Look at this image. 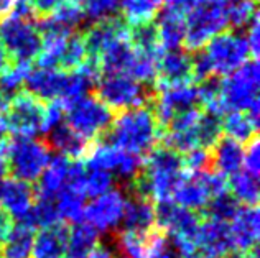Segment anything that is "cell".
I'll return each instance as SVG.
<instances>
[{
    "label": "cell",
    "mask_w": 260,
    "mask_h": 258,
    "mask_svg": "<svg viewBox=\"0 0 260 258\" xmlns=\"http://www.w3.org/2000/svg\"><path fill=\"white\" fill-rule=\"evenodd\" d=\"M160 135V125L156 122L152 104H148L125 110L114 117L104 137L109 145L143 156L155 145H158Z\"/></svg>",
    "instance_id": "1"
},
{
    "label": "cell",
    "mask_w": 260,
    "mask_h": 258,
    "mask_svg": "<svg viewBox=\"0 0 260 258\" xmlns=\"http://www.w3.org/2000/svg\"><path fill=\"white\" fill-rule=\"evenodd\" d=\"M156 87L142 84L127 74H106L95 84V94L114 115L132 108L152 104L156 97Z\"/></svg>",
    "instance_id": "2"
},
{
    "label": "cell",
    "mask_w": 260,
    "mask_h": 258,
    "mask_svg": "<svg viewBox=\"0 0 260 258\" xmlns=\"http://www.w3.org/2000/svg\"><path fill=\"white\" fill-rule=\"evenodd\" d=\"M142 171L145 173L148 179L152 201L155 199L156 202L172 199L175 189L186 174L183 168L181 155L160 143L147 153Z\"/></svg>",
    "instance_id": "3"
},
{
    "label": "cell",
    "mask_w": 260,
    "mask_h": 258,
    "mask_svg": "<svg viewBox=\"0 0 260 258\" xmlns=\"http://www.w3.org/2000/svg\"><path fill=\"white\" fill-rule=\"evenodd\" d=\"M50 153L51 150L45 143V140L13 135L7 138L4 156L12 178L33 182L38 181L50 163Z\"/></svg>",
    "instance_id": "4"
},
{
    "label": "cell",
    "mask_w": 260,
    "mask_h": 258,
    "mask_svg": "<svg viewBox=\"0 0 260 258\" xmlns=\"http://www.w3.org/2000/svg\"><path fill=\"white\" fill-rule=\"evenodd\" d=\"M0 45L12 64H30L42 50V33L35 20L7 15L0 20Z\"/></svg>",
    "instance_id": "5"
},
{
    "label": "cell",
    "mask_w": 260,
    "mask_h": 258,
    "mask_svg": "<svg viewBox=\"0 0 260 258\" xmlns=\"http://www.w3.org/2000/svg\"><path fill=\"white\" fill-rule=\"evenodd\" d=\"M184 22H186V33L183 45L186 51L193 53L203 50L216 35L229 28L225 7L216 0H208L186 13Z\"/></svg>",
    "instance_id": "6"
},
{
    "label": "cell",
    "mask_w": 260,
    "mask_h": 258,
    "mask_svg": "<svg viewBox=\"0 0 260 258\" xmlns=\"http://www.w3.org/2000/svg\"><path fill=\"white\" fill-rule=\"evenodd\" d=\"M64 112L66 124L91 143L101 141L115 117L94 94L81 97L74 104L68 105Z\"/></svg>",
    "instance_id": "7"
},
{
    "label": "cell",
    "mask_w": 260,
    "mask_h": 258,
    "mask_svg": "<svg viewBox=\"0 0 260 258\" xmlns=\"http://www.w3.org/2000/svg\"><path fill=\"white\" fill-rule=\"evenodd\" d=\"M5 119L13 135L37 138L38 135H45L46 104L22 91L7 102Z\"/></svg>",
    "instance_id": "8"
},
{
    "label": "cell",
    "mask_w": 260,
    "mask_h": 258,
    "mask_svg": "<svg viewBox=\"0 0 260 258\" xmlns=\"http://www.w3.org/2000/svg\"><path fill=\"white\" fill-rule=\"evenodd\" d=\"M260 72L257 59H249L237 71L222 79V102L228 112H247L258 102Z\"/></svg>",
    "instance_id": "9"
},
{
    "label": "cell",
    "mask_w": 260,
    "mask_h": 258,
    "mask_svg": "<svg viewBox=\"0 0 260 258\" xmlns=\"http://www.w3.org/2000/svg\"><path fill=\"white\" fill-rule=\"evenodd\" d=\"M206 54L214 67L216 76H229L249 61L250 50L247 38L241 33L225 30L206 45Z\"/></svg>",
    "instance_id": "10"
},
{
    "label": "cell",
    "mask_w": 260,
    "mask_h": 258,
    "mask_svg": "<svg viewBox=\"0 0 260 258\" xmlns=\"http://www.w3.org/2000/svg\"><path fill=\"white\" fill-rule=\"evenodd\" d=\"M86 158L84 165L87 168L102 169L111 176L124 179L125 182L132 179L135 174H139L143 168L142 156L124 152L114 145L101 143V141H95Z\"/></svg>",
    "instance_id": "11"
},
{
    "label": "cell",
    "mask_w": 260,
    "mask_h": 258,
    "mask_svg": "<svg viewBox=\"0 0 260 258\" xmlns=\"http://www.w3.org/2000/svg\"><path fill=\"white\" fill-rule=\"evenodd\" d=\"M125 209V194L120 189H111L109 193L94 198L84 207L83 220H87L95 232H112L122 222Z\"/></svg>",
    "instance_id": "12"
},
{
    "label": "cell",
    "mask_w": 260,
    "mask_h": 258,
    "mask_svg": "<svg viewBox=\"0 0 260 258\" xmlns=\"http://www.w3.org/2000/svg\"><path fill=\"white\" fill-rule=\"evenodd\" d=\"M125 31L127 23L120 15L99 20V22H94L91 26H87L81 33L86 50V59L99 63L101 54L106 51L107 46H111L120 38H125Z\"/></svg>",
    "instance_id": "13"
},
{
    "label": "cell",
    "mask_w": 260,
    "mask_h": 258,
    "mask_svg": "<svg viewBox=\"0 0 260 258\" xmlns=\"http://www.w3.org/2000/svg\"><path fill=\"white\" fill-rule=\"evenodd\" d=\"M186 84H194L191 54L178 50L160 54L156 59V91Z\"/></svg>",
    "instance_id": "14"
},
{
    "label": "cell",
    "mask_w": 260,
    "mask_h": 258,
    "mask_svg": "<svg viewBox=\"0 0 260 258\" xmlns=\"http://www.w3.org/2000/svg\"><path fill=\"white\" fill-rule=\"evenodd\" d=\"M37 199V188L17 178H5L0 185V204L12 219L22 220Z\"/></svg>",
    "instance_id": "15"
},
{
    "label": "cell",
    "mask_w": 260,
    "mask_h": 258,
    "mask_svg": "<svg viewBox=\"0 0 260 258\" xmlns=\"http://www.w3.org/2000/svg\"><path fill=\"white\" fill-rule=\"evenodd\" d=\"M196 245L208 256H228L229 253L234 252V242H232L229 224L214 219L203 220L200 230H198Z\"/></svg>",
    "instance_id": "16"
},
{
    "label": "cell",
    "mask_w": 260,
    "mask_h": 258,
    "mask_svg": "<svg viewBox=\"0 0 260 258\" xmlns=\"http://www.w3.org/2000/svg\"><path fill=\"white\" fill-rule=\"evenodd\" d=\"M68 72L59 69H43L38 67L35 71H30L25 79L26 92L33 97L48 104L53 100H59L64 94Z\"/></svg>",
    "instance_id": "17"
},
{
    "label": "cell",
    "mask_w": 260,
    "mask_h": 258,
    "mask_svg": "<svg viewBox=\"0 0 260 258\" xmlns=\"http://www.w3.org/2000/svg\"><path fill=\"white\" fill-rule=\"evenodd\" d=\"M45 143L50 150L58 152V155L66 156V158L79 161L81 158H86L91 152L94 143L87 141L81 135H78L68 124H58L53 127L50 132H46Z\"/></svg>",
    "instance_id": "18"
},
{
    "label": "cell",
    "mask_w": 260,
    "mask_h": 258,
    "mask_svg": "<svg viewBox=\"0 0 260 258\" xmlns=\"http://www.w3.org/2000/svg\"><path fill=\"white\" fill-rule=\"evenodd\" d=\"M258 209L257 206H244L237 210L231 224V234L234 248L241 250L242 253L250 252L257 247L258 240Z\"/></svg>",
    "instance_id": "19"
},
{
    "label": "cell",
    "mask_w": 260,
    "mask_h": 258,
    "mask_svg": "<svg viewBox=\"0 0 260 258\" xmlns=\"http://www.w3.org/2000/svg\"><path fill=\"white\" fill-rule=\"evenodd\" d=\"M211 199V193L206 182V173L184 174L172 196V201L183 209L201 212Z\"/></svg>",
    "instance_id": "20"
},
{
    "label": "cell",
    "mask_w": 260,
    "mask_h": 258,
    "mask_svg": "<svg viewBox=\"0 0 260 258\" xmlns=\"http://www.w3.org/2000/svg\"><path fill=\"white\" fill-rule=\"evenodd\" d=\"M124 230L139 235H148L156 229V217L153 201L130 198L124 209Z\"/></svg>",
    "instance_id": "21"
},
{
    "label": "cell",
    "mask_w": 260,
    "mask_h": 258,
    "mask_svg": "<svg viewBox=\"0 0 260 258\" xmlns=\"http://www.w3.org/2000/svg\"><path fill=\"white\" fill-rule=\"evenodd\" d=\"M156 31H158V40L161 50L173 51L178 50L184 42V33H186V22L181 12L168 5L158 13L156 20Z\"/></svg>",
    "instance_id": "22"
},
{
    "label": "cell",
    "mask_w": 260,
    "mask_h": 258,
    "mask_svg": "<svg viewBox=\"0 0 260 258\" xmlns=\"http://www.w3.org/2000/svg\"><path fill=\"white\" fill-rule=\"evenodd\" d=\"M68 235H70V227H66L63 222L43 229L38 235H35L30 256L31 258H61L66 253Z\"/></svg>",
    "instance_id": "23"
},
{
    "label": "cell",
    "mask_w": 260,
    "mask_h": 258,
    "mask_svg": "<svg viewBox=\"0 0 260 258\" xmlns=\"http://www.w3.org/2000/svg\"><path fill=\"white\" fill-rule=\"evenodd\" d=\"M244 148L241 143L229 137H221L217 143L211 148V165L213 171L222 176H232L242 168Z\"/></svg>",
    "instance_id": "24"
},
{
    "label": "cell",
    "mask_w": 260,
    "mask_h": 258,
    "mask_svg": "<svg viewBox=\"0 0 260 258\" xmlns=\"http://www.w3.org/2000/svg\"><path fill=\"white\" fill-rule=\"evenodd\" d=\"M73 161L74 160L61 155L51 158L45 171L38 178L40 185L37 188V196H40V198H56L58 193L66 186Z\"/></svg>",
    "instance_id": "25"
},
{
    "label": "cell",
    "mask_w": 260,
    "mask_h": 258,
    "mask_svg": "<svg viewBox=\"0 0 260 258\" xmlns=\"http://www.w3.org/2000/svg\"><path fill=\"white\" fill-rule=\"evenodd\" d=\"M135 56V50L128 45L125 38H120L107 46L106 51L101 54L99 66L102 76L106 74H127L130 64Z\"/></svg>",
    "instance_id": "26"
},
{
    "label": "cell",
    "mask_w": 260,
    "mask_h": 258,
    "mask_svg": "<svg viewBox=\"0 0 260 258\" xmlns=\"http://www.w3.org/2000/svg\"><path fill=\"white\" fill-rule=\"evenodd\" d=\"M125 40L135 51L152 54V56H156V58L160 56L161 46H160L158 31H156L155 22L127 25Z\"/></svg>",
    "instance_id": "27"
},
{
    "label": "cell",
    "mask_w": 260,
    "mask_h": 258,
    "mask_svg": "<svg viewBox=\"0 0 260 258\" xmlns=\"http://www.w3.org/2000/svg\"><path fill=\"white\" fill-rule=\"evenodd\" d=\"M258 124L252 120L247 112H228L222 119V132L241 145H249L257 138Z\"/></svg>",
    "instance_id": "28"
},
{
    "label": "cell",
    "mask_w": 260,
    "mask_h": 258,
    "mask_svg": "<svg viewBox=\"0 0 260 258\" xmlns=\"http://www.w3.org/2000/svg\"><path fill=\"white\" fill-rule=\"evenodd\" d=\"M98 247V232L87 224H74L68 235V258H89Z\"/></svg>",
    "instance_id": "29"
},
{
    "label": "cell",
    "mask_w": 260,
    "mask_h": 258,
    "mask_svg": "<svg viewBox=\"0 0 260 258\" xmlns=\"http://www.w3.org/2000/svg\"><path fill=\"white\" fill-rule=\"evenodd\" d=\"M33 240H35V229L18 222L17 226H13L9 239L5 240L0 252L4 258H28L31 253Z\"/></svg>",
    "instance_id": "30"
},
{
    "label": "cell",
    "mask_w": 260,
    "mask_h": 258,
    "mask_svg": "<svg viewBox=\"0 0 260 258\" xmlns=\"http://www.w3.org/2000/svg\"><path fill=\"white\" fill-rule=\"evenodd\" d=\"M228 191L239 204L257 206L258 202V181L247 171H237L228 181Z\"/></svg>",
    "instance_id": "31"
},
{
    "label": "cell",
    "mask_w": 260,
    "mask_h": 258,
    "mask_svg": "<svg viewBox=\"0 0 260 258\" xmlns=\"http://www.w3.org/2000/svg\"><path fill=\"white\" fill-rule=\"evenodd\" d=\"M194 132L198 146L211 150L219 141V138L222 137V117H219V115L209 110H201L200 119L196 122Z\"/></svg>",
    "instance_id": "32"
},
{
    "label": "cell",
    "mask_w": 260,
    "mask_h": 258,
    "mask_svg": "<svg viewBox=\"0 0 260 258\" xmlns=\"http://www.w3.org/2000/svg\"><path fill=\"white\" fill-rule=\"evenodd\" d=\"M56 206L61 219L81 224L84 215V196L70 188H63L56 196Z\"/></svg>",
    "instance_id": "33"
},
{
    "label": "cell",
    "mask_w": 260,
    "mask_h": 258,
    "mask_svg": "<svg viewBox=\"0 0 260 258\" xmlns=\"http://www.w3.org/2000/svg\"><path fill=\"white\" fill-rule=\"evenodd\" d=\"M239 209H241V204L232 198L229 191H225L222 194H217L214 198H211L206 207H204L200 214H204L208 219L229 222L234 219V215L237 214Z\"/></svg>",
    "instance_id": "34"
},
{
    "label": "cell",
    "mask_w": 260,
    "mask_h": 258,
    "mask_svg": "<svg viewBox=\"0 0 260 258\" xmlns=\"http://www.w3.org/2000/svg\"><path fill=\"white\" fill-rule=\"evenodd\" d=\"M30 71V64H12L4 74H0V96L7 102L23 91L22 87Z\"/></svg>",
    "instance_id": "35"
},
{
    "label": "cell",
    "mask_w": 260,
    "mask_h": 258,
    "mask_svg": "<svg viewBox=\"0 0 260 258\" xmlns=\"http://www.w3.org/2000/svg\"><path fill=\"white\" fill-rule=\"evenodd\" d=\"M84 61H86V50H84L83 36H81V33H73L66 40V46L58 69L64 72L76 71Z\"/></svg>",
    "instance_id": "36"
},
{
    "label": "cell",
    "mask_w": 260,
    "mask_h": 258,
    "mask_svg": "<svg viewBox=\"0 0 260 258\" xmlns=\"http://www.w3.org/2000/svg\"><path fill=\"white\" fill-rule=\"evenodd\" d=\"M148 237L150 234L139 235L122 230L117 235V248L122 258H148Z\"/></svg>",
    "instance_id": "37"
},
{
    "label": "cell",
    "mask_w": 260,
    "mask_h": 258,
    "mask_svg": "<svg viewBox=\"0 0 260 258\" xmlns=\"http://www.w3.org/2000/svg\"><path fill=\"white\" fill-rule=\"evenodd\" d=\"M225 12H228V25L232 28H245L257 15V0H239L225 7Z\"/></svg>",
    "instance_id": "38"
},
{
    "label": "cell",
    "mask_w": 260,
    "mask_h": 258,
    "mask_svg": "<svg viewBox=\"0 0 260 258\" xmlns=\"http://www.w3.org/2000/svg\"><path fill=\"white\" fill-rule=\"evenodd\" d=\"M86 169V176H84V194L89 198H99V196L106 194L111 191L112 188V176L102 171V169H94V168H87Z\"/></svg>",
    "instance_id": "39"
},
{
    "label": "cell",
    "mask_w": 260,
    "mask_h": 258,
    "mask_svg": "<svg viewBox=\"0 0 260 258\" xmlns=\"http://www.w3.org/2000/svg\"><path fill=\"white\" fill-rule=\"evenodd\" d=\"M183 168L186 174H203L208 171H213L211 165V150L206 148H193L181 156Z\"/></svg>",
    "instance_id": "40"
},
{
    "label": "cell",
    "mask_w": 260,
    "mask_h": 258,
    "mask_svg": "<svg viewBox=\"0 0 260 258\" xmlns=\"http://www.w3.org/2000/svg\"><path fill=\"white\" fill-rule=\"evenodd\" d=\"M120 2L122 0H91L86 9V20H92V22H99V20L117 17L120 12Z\"/></svg>",
    "instance_id": "41"
},
{
    "label": "cell",
    "mask_w": 260,
    "mask_h": 258,
    "mask_svg": "<svg viewBox=\"0 0 260 258\" xmlns=\"http://www.w3.org/2000/svg\"><path fill=\"white\" fill-rule=\"evenodd\" d=\"M191 63H193V83H203L211 76H216L206 51H194V54H191Z\"/></svg>",
    "instance_id": "42"
},
{
    "label": "cell",
    "mask_w": 260,
    "mask_h": 258,
    "mask_svg": "<svg viewBox=\"0 0 260 258\" xmlns=\"http://www.w3.org/2000/svg\"><path fill=\"white\" fill-rule=\"evenodd\" d=\"M242 165L245 166V171L250 173L252 176H258L260 171V153H258V140H252L244 150V161Z\"/></svg>",
    "instance_id": "43"
},
{
    "label": "cell",
    "mask_w": 260,
    "mask_h": 258,
    "mask_svg": "<svg viewBox=\"0 0 260 258\" xmlns=\"http://www.w3.org/2000/svg\"><path fill=\"white\" fill-rule=\"evenodd\" d=\"M68 0H30V5L33 10V17H38L40 20L50 17L53 12H56Z\"/></svg>",
    "instance_id": "44"
},
{
    "label": "cell",
    "mask_w": 260,
    "mask_h": 258,
    "mask_svg": "<svg viewBox=\"0 0 260 258\" xmlns=\"http://www.w3.org/2000/svg\"><path fill=\"white\" fill-rule=\"evenodd\" d=\"M247 45H249V50H250V56L252 59H257L258 56V40H260V35H258V18L257 15L252 18L250 25L247 26Z\"/></svg>",
    "instance_id": "45"
},
{
    "label": "cell",
    "mask_w": 260,
    "mask_h": 258,
    "mask_svg": "<svg viewBox=\"0 0 260 258\" xmlns=\"http://www.w3.org/2000/svg\"><path fill=\"white\" fill-rule=\"evenodd\" d=\"M12 229H13V219L4 209H0V248L4 247L5 240L9 239Z\"/></svg>",
    "instance_id": "46"
},
{
    "label": "cell",
    "mask_w": 260,
    "mask_h": 258,
    "mask_svg": "<svg viewBox=\"0 0 260 258\" xmlns=\"http://www.w3.org/2000/svg\"><path fill=\"white\" fill-rule=\"evenodd\" d=\"M204 2H208V0H170L168 5H172L173 9H176L178 12H181L184 17H186V13H189L191 10H194L196 7L203 5Z\"/></svg>",
    "instance_id": "47"
},
{
    "label": "cell",
    "mask_w": 260,
    "mask_h": 258,
    "mask_svg": "<svg viewBox=\"0 0 260 258\" xmlns=\"http://www.w3.org/2000/svg\"><path fill=\"white\" fill-rule=\"evenodd\" d=\"M89 258H119V256H117V253H115V250L112 247L102 243V245H98L92 250V253L89 255Z\"/></svg>",
    "instance_id": "48"
},
{
    "label": "cell",
    "mask_w": 260,
    "mask_h": 258,
    "mask_svg": "<svg viewBox=\"0 0 260 258\" xmlns=\"http://www.w3.org/2000/svg\"><path fill=\"white\" fill-rule=\"evenodd\" d=\"M12 66V63H10V59H9V56H7V53H5V50H4V46L0 45V74H4L9 67Z\"/></svg>",
    "instance_id": "49"
},
{
    "label": "cell",
    "mask_w": 260,
    "mask_h": 258,
    "mask_svg": "<svg viewBox=\"0 0 260 258\" xmlns=\"http://www.w3.org/2000/svg\"><path fill=\"white\" fill-rule=\"evenodd\" d=\"M13 0H0V20L5 18L10 13Z\"/></svg>",
    "instance_id": "50"
},
{
    "label": "cell",
    "mask_w": 260,
    "mask_h": 258,
    "mask_svg": "<svg viewBox=\"0 0 260 258\" xmlns=\"http://www.w3.org/2000/svg\"><path fill=\"white\" fill-rule=\"evenodd\" d=\"M142 2H145L147 5H150V7H153V9H156V10H161L163 7H165L170 0H142Z\"/></svg>",
    "instance_id": "51"
},
{
    "label": "cell",
    "mask_w": 260,
    "mask_h": 258,
    "mask_svg": "<svg viewBox=\"0 0 260 258\" xmlns=\"http://www.w3.org/2000/svg\"><path fill=\"white\" fill-rule=\"evenodd\" d=\"M7 173H9V168H7V161L4 156H0V181L5 179Z\"/></svg>",
    "instance_id": "52"
},
{
    "label": "cell",
    "mask_w": 260,
    "mask_h": 258,
    "mask_svg": "<svg viewBox=\"0 0 260 258\" xmlns=\"http://www.w3.org/2000/svg\"><path fill=\"white\" fill-rule=\"evenodd\" d=\"M7 138H9V137H0V156H4V152H5V143H7Z\"/></svg>",
    "instance_id": "53"
},
{
    "label": "cell",
    "mask_w": 260,
    "mask_h": 258,
    "mask_svg": "<svg viewBox=\"0 0 260 258\" xmlns=\"http://www.w3.org/2000/svg\"><path fill=\"white\" fill-rule=\"evenodd\" d=\"M216 2H219V4H222L224 7H229V5H232V4H236V2H239V0H216Z\"/></svg>",
    "instance_id": "54"
},
{
    "label": "cell",
    "mask_w": 260,
    "mask_h": 258,
    "mask_svg": "<svg viewBox=\"0 0 260 258\" xmlns=\"http://www.w3.org/2000/svg\"><path fill=\"white\" fill-rule=\"evenodd\" d=\"M224 258H245V253H229L228 256H224Z\"/></svg>",
    "instance_id": "55"
},
{
    "label": "cell",
    "mask_w": 260,
    "mask_h": 258,
    "mask_svg": "<svg viewBox=\"0 0 260 258\" xmlns=\"http://www.w3.org/2000/svg\"><path fill=\"white\" fill-rule=\"evenodd\" d=\"M74 4H78V5H81V7H86L89 2H91V0H73Z\"/></svg>",
    "instance_id": "56"
},
{
    "label": "cell",
    "mask_w": 260,
    "mask_h": 258,
    "mask_svg": "<svg viewBox=\"0 0 260 258\" xmlns=\"http://www.w3.org/2000/svg\"><path fill=\"white\" fill-rule=\"evenodd\" d=\"M188 258H213V256H208V255H204V253H194V255H191Z\"/></svg>",
    "instance_id": "57"
},
{
    "label": "cell",
    "mask_w": 260,
    "mask_h": 258,
    "mask_svg": "<svg viewBox=\"0 0 260 258\" xmlns=\"http://www.w3.org/2000/svg\"><path fill=\"white\" fill-rule=\"evenodd\" d=\"M61 258H63V256H61ZM66 258H68V256H66Z\"/></svg>",
    "instance_id": "58"
}]
</instances>
